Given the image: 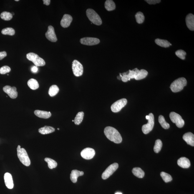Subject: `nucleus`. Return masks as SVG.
Instances as JSON below:
<instances>
[{"label": "nucleus", "instance_id": "1", "mask_svg": "<svg viewBox=\"0 0 194 194\" xmlns=\"http://www.w3.org/2000/svg\"><path fill=\"white\" fill-rule=\"evenodd\" d=\"M104 134L109 140L115 144L121 143L122 138L117 129L112 127H107L104 129Z\"/></svg>", "mask_w": 194, "mask_h": 194}, {"label": "nucleus", "instance_id": "2", "mask_svg": "<svg viewBox=\"0 0 194 194\" xmlns=\"http://www.w3.org/2000/svg\"><path fill=\"white\" fill-rule=\"evenodd\" d=\"M17 156L22 163L26 167L31 164L30 160L25 149L21 148L20 146H18L17 149Z\"/></svg>", "mask_w": 194, "mask_h": 194}, {"label": "nucleus", "instance_id": "3", "mask_svg": "<svg viewBox=\"0 0 194 194\" xmlns=\"http://www.w3.org/2000/svg\"><path fill=\"white\" fill-rule=\"evenodd\" d=\"M187 81L184 77L176 79L171 84L170 88L173 92H177L181 91L185 86H186Z\"/></svg>", "mask_w": 194, "mask_h": 194}, {"label": "nucleus", "instance_id": "4", "mask_svg": "<svg viewBox=\"0 0 194 194\" xmlns=\"http://www.w3.org/2000/svg\"><path fill=\"white\" fill-rule=\"evenodd\" d=\"M88 18L93 24L97 26L100 25L102 21L100 16L93 9H88L86 12Z\"/></svg>", "mask_w": 194, "mask_h": 194}, {"label": "nucleus", "instance_id": "5", "mask_svg": "<svg viewBox=\"0 0 194 194\" xmlns=\"http://www.w3.org/2000/svg\"><path fill=\"white\" fill-rule=\"evenodd\" d=\"M29 60L31 61L36 66H43L45 65V62L42 58L37 54L33 53H30L26 55Z\"/></svg>", "mask_w": 194, "mask_h": 194}, {"label": "nucleus", "instance_id": "6", "mask_svg": "<svg viewBox=\"0 0 194 194\" xmlns=\"http://www.w3.org/2000/svg\"><path fill=\"white\" fill-rule=\"evenodd\" d=\"M146 118L148 120V122L147 124L142 126V131L145 134H147L153 129L154 125V117L153 114L151 113L146 116Z\"/></svg>", "mask_w": 194, "mask_h": 194}, {"label": "nucleus", "instance_id": "7", "mask_svg": "<svg viewBox=\"0 0 194 194\" xmlns=\"http://www.w3.org/2000/svg\"><path fill=\"white\" fill-rule=\"evenodd\" d=\"M170 118L173 123H175L177 126L179 128H181L185 125V121L181 116L175 112L170 113Z\"/></svg>", "mask_w": 194, "mask_h": 194}, {"label": "nucleus", "instance_id": "8", "mask_svg": "<svg viewBox=\"0 0 194 194\" xmlns=\"http://www.w3.org/2000/svg\"><path fill=\"white\" fill-rule=\"evenodd\" d=\"M72 69L74 75L79 77L82 75L84 72L82 65L79 61L74 60L72 62Z\"/></svg>", "mask_w": 194, "mask_h": 194}, {"label": "nucleus", "instance_id": "9", "mask_svg": "<svg viewBox=\"0 0 194 194\" xmlns=\"http://www.w3.org/2000/svg\"><path fill=\"white\" fill-rule=\"evenodd\" d=\"M127 103V100L126 99H120L112 104L111 107V110L114 113L118 112L123 108L125 107Z\"/></svg>", "mask_w": 194, "mask_h": 194}, {"label": "nucleus", "instance_id": "10", "mask_svg": "<svg viewBox=\"0 0 194 194\" xmlns=\"http://www.w3.org/2000/svg\"><path fill=\"white\" fill-rule=\"evenodd\" d=\"M118 167V164L117 163L113 164L108 167L102 174V178L103 180H105L109 178L116 171Z\"/></svg>", "mask_w": 194, "mask_h": 194}, {"label": "nucleus", "instance_id": "11", "mask_svg": "<svg viewBox=\"0 0 194 194\" xmlns=\"http://www.w3.org/2000/svg\"><path fill=\"white\" fill-rule=\"evenodd\" d=\"M80 42L84 45L92 46L99 44L100 40L97 38L86 37L81 39Z\"/></svg>", "mask_w": 194, "mask_h": 194}, {"label": "nucleus", "instance_id": "12", "mask_svg": "<svg viewBox=\"0 0 194 194\" xmlns=\"http://www.w3.org/2000/svg\"><path fill=\"white\" fill-rule=\"evenodd\" d=\"M95 152L94 149L86 148L84 149L81 153V156L86 160H90L95 155Z\"/></svg>", "mask_w": 194, "mask_h": 194}, {"label": "nucleus", "instance_id": "13", "mask_svg": "<svg viewBox=\"0 0 194 194\" xmlns=\"http://www.w3.org/2000/svg\"><path fill=\"white\" fill-rule=\"evenodd\" d=\"M3 90L12 99H15L17 97L18 92H17V88L16 87H12L9 86H6L3 88Z\"/></svg>", "mask_w": 194, "mask_h": 194}, {"label": "nucleus", "instance_id": "14", "mask_svg": "<svg viewBox=\"0 0 194 194\" xmlns=\"http://www.w3.org/2000/svg\"><path fill=\"white\" fill-rule=\"evenodd\" d=\"M45 36L46 38L51 42H56L57 41L54 28L52 26H49L48 31L45 33Z\"/></svg>", "mask_w": 194, "mask_h": 194}, {"label": "nucleus", "instance_id": "15", "mask_svg": "<svg viewBox=\"0 0 194 194\" xmlns=\"http://www.w3.org/2000/svg\"><path fill=\"white\" fill-rule=\"evenodd\" d=\"M121 79L123 82H127L128 81H130L131 79H135L137 75V72L136 69L133 70H129L128 73L127 72L123 73L122 74Z\"/></svg>", "mask_w": 194, "mask_h": 194}, {"label": "nucleus", "instance_id": "16", "mask_svg": "<svg viewBox=\"0 0 194 194\" xmlns=\"http://www.w3.org/2000/svg\"><path fill=\"white\" fill-rule=\"evenodd\" d=\"M72 17L70 15L65 14L61 21V26L63 28H67L70 25L72 21Z\"/></svg>", "mask_w": 194, "mask_h": 194}, {"label": "nucleus", "instance_id": "17", "mask_svg": "<svg viewBox=\"0 0 194 194\" xmlns=\"http://www.w3.org/2000/svg\"><path fill=\"white\" fill-rule=\"evenodd\" d=\"M4 180L6 186L9 189H12L14 187L12 176L11 174L6 172L4 174Z\"/></svg>", "mask_w": 194, "mask_h": 194}, {"label": "nucleus", "instance_id": "18", "mask_svg": "<svg viewBox=\"0 0 194 194\" xmlns=\"http://www.w3.org/2000/svg\"><path fill=\"white\" fill-rule=\"evenodd\" d=\"M187 27L190 30H194V16L193 14H190L187 15L185 19Z\"/></svg>", "mask_w": 194, "mask_h": 194}, {"label": "nucleus", "instance_id": "19", "mask_svg": "<svg viewBox=\"0 0 194 194\" xmlns=\"http://www.w3.org/2000/svg\"><path fill=\"white\" fill-rule=\"evenodd\" d=\"M183 139L188 145L194 146V135L191 132H188L184 134Z\"/></svg>", "mask_w": 194, "mask_h": 194}, {"label": "nucleus", "instance_id": "20", "mask_svg": "<svg viewBox=\"0 0 194 194\" xmlns=\"http://www.w3.org/2000/svg\"><path fill=\"white\" fill-rule=\"evenodd\" d=\"M177 163L179 166L183 168H188L190 165V160L185 157H181L178 159Z\"/></svg>", "mask_w": 194, "mask_h": 194}, {"label": "nucleus", "instance_id": "21", "mask_svg": "<svg viewBox=\"0 0 194 194\" xmlns=\"http://www.w3.org/2000/svg\"><path fill=\"white\" fill-rule=\"evenodd\" d=\"M84 172L82 171H79L77 170L72 171L70 175V179L73 183H76L77 181V178L83 175Z\"/></svg>", "mask_w": 194, "mask_h": 194}, {"label": "nucleus", "instance_id": "22", "mask_svg": "<svg viewBox=\"0 0 194 194\" xmlns=\"http://www.w3.org/2000/svg\"><path fill=\"white\" fill-rule=\"evenodd\" d=\"M34 114L38 117L44 119L49 118L51 115L50 112L40 110L35 111Z\"/></svg>", "mask_w": 194, "mask_h": 194}, {"label": "nucleus", "instance_id": "23", "mask_svg": "<svg viewBox=\"0 0 194 194\" xmlns=\"http://www.w3.org/2000/svg\"><path fill=\"white\" fill-rule=\"evenodd\" d=\"M135 69L137 72V75L135 79L136 80H139L145 79L148 75V72L145 69H142L139 70L137 68Z\"/></svg>", "mask_w": 194, "mask_h": 194}, {"label": "nucleus", "instance_id": "24", "mask_svg": "<svg viewBox=\"0 0 194 194\" xmlns=\"http://www.w3.org/2000/svg\"><path fill=\"white\" fill-rule=\"evenodd\" d=\"M55 131V129L53 127L48 126H45L44 127L41 128L39 129V132L42 135H46L52 133Z\"/></svg>", "mask_w": 194, "mask_h": 194}, {"label": "nucleus", "instance_id": "25", "mask_svg": "<svg viewBox=\"0 0 194 194\" xmlns=\"http://www.w3.org/2000/svg\"><path fill=\"white\" fill-rule=\"evenodd\" d=\"M132 172L134 175L138 178H143L145 176V172L140 167H135L133 169Z\"/></svg>", "mask_w": 194, "mask_h": 194}, {"label": "nucleus", "instance_id": "26", "mask_svg": "<svg viewBox=\"0 0 194 194\" xmlns=\"http://www.w3.org/2000/svg\"><path fill=\"white\" fill-rule=\"evenodd\" d=\"M27 84L29 87L33 90H35L39 88V85L37 80L35 79H31L27 82Z\"/></svg>", "mask_w": 194, "mask_h": 194}, {"label": "nucleus", "instance_id": "27", "mask_svg": "<svg viewBox=\"0 0 194 194\" xmlns=\"http://www.w3.org/2000/svg\"><path fill=\"white\" fill-rule=\"evenodd\" d=\"M105 7L107 11L114 10L116 7L115 3L112 0H107L105 3Z\"/></svg>", "mask_w": 194, "mask_h": 194}, {"label": "nucleus", "instance_id": "28", "mask_svg": "<svg viewBox=\"0 0 194 194\" xmlns=\"http://www.w3.org/2000/svg\"><path fill=\"white\" fill-rule=\"evenodd\" d=\"M155 42L157 45L162 47L166 48L170 46V42L165 40L157 39L155 40Z\"/></svg>", "mask_w": 194, "mask_h": 194}, {"label": "nucleus", "instance_id": "29", "mask_svg": "<svg viewBox=\"0 0 194 194\" xmlns=\"http://www.w3.org/2000/svg\"><path fill=\"white\" fill-rule=\"evenodd\" d=\"M84 115V112H79L76 115L75 119H74V122L76 125H79L80 124L83 120Z\"/></svg>", "mask_w": 194, "mask_h": 194}, {"label": "nucleus", "instance_id": "30", "mask_svg": "<svg viewBox=\"0 0 194 194\" xmlns=\"http://www.w3.org/2000/svg\"><path fill=\"white\" fill-rule=\"evenodd\" d=\"M59 90L57 86L53 85L50 87L48 92L49 95L51 97H53L58 93Z\"/></svg>", "mask_w": 194, "mask_h": 194}, {"label": "nucleus", "instance_id": "31", "mask_svg": "<svg viewBox=\"0 0 194 194\" xmlns=\"http://www.w3.org/2000/svg\"><path fill=\"white\" fill-rule=\"evenodd\" d=\"M159 122L163 128L168 129L169 128L170 124L166 122L163 116L160 115L159 116Z\"/></svg>", "mask_w": 194, "mask_h": 194}, {"label": "nucleus", "instance_id": "32", "mask_svg": "<svg viewBox=\"0 0 194 194\" xmlns=\"http://www.w3.org/2000/svg\"><path fill=\"white\" fill-rule=\"evenodd\" d=\"M45 161L48 164V166L49 169H53L57 167V163L52 159L46 157L44 159Z\"/></svg>", "mask_w": 194, "mask_h": 194}, {"label": "nucleus", "instance_id": "33", "mask_svg": "<svg viewBox=\"0 0 194 194\" xmlns=\"http://www.w3.org/2000/svg\"><path fill=\"white\" fill-rule=\"evenodd\" d=\"M135 18L138 24H141L145 20V16L141 12H138L135 15Z\"/></svg>", "mask_w": 194, "mask_h": 194}, {"label": "nucleus", "instance_id": "34", "mask_svg": "<svg viewBox=\"0 0 194 194\" xmlns=\"http://www.w3.org/2000/svg\"><path fill=\"white\" fill-rule=\"evenodd\" d=\"M162 146V141L158 139L156 141L155 145L154 146V150L156 153H158L161 150Z\"/></svg>", "mask_w": 194, "mask_h": 194}, {"label": "nucleus", "instance_id": "35", "mask_svg": "<svg viewBox=\"0 0 194 194\" xmlns=\"http://www.w3.org/2000/svg\"><path fill=\"white\" fill-rule=\"evenodd\" d=\"M15 31L11 27L5 28L1 31V33L4 35H14Z\"/></svg>", "mask_w": 194, "mask_h": 194}, {"label": "nucleus", "instance_id": "36", "mask_svg": "<svg viewBox=\"0 0 194 194\" xmlns=\"http://www.w3.org/2000/svg\"><path fill=\"white\" fill-rule=\"evenodd\" d=\"M1 19L5 21H9L12 19L13 16L10 12H4L1 13Z\"/></svg>", "mask_w": 194, "mask_h": 194}, {"label": "nucleus", "instance_id": "37", "mask_svg": "<svg viewBox=\"0 0 194 194\" xmlns=\"http://www.w3.org/2000/svg\"><path fill=\"white\" fill-rule=\"evenodd\" d=\"M160 175L162 177V180L165 183H168V182H171L172 180L171 176L164 172H161Z\"/></svg>", "mask_w": 194, "mask_h": 194}, {"label": "nucleus", "instance_id": "38", "mask_svg": "<svg viewBox=\"0 0 194 194\" xmlns=\"http://www.w3.org/2000/svg\"><path fill=\"white\" fill-rule=\"evenodd\" d=\"M175 54L177 57L180 59L185 60V56L186 55V53L185 51L182 50H179L176 51Z\"/></svg>", "mask_w": 194, "mask_h": 194}, {"label": "nucleus", "instance_id": "39", "mask_svg": "<svg viewBox=\"0 0 194 194\" xmlns=\"http://www.w3.org/2000/svg\"><path fill=\"white\" fill-rule=\"evenodd\" d=\"M11 70V68L8 66H4L0 69V74H4L9 73Z\"/></svg>", "mask_w": 194, "mask_h": 194}, {"label": "nucleus", "instance_id": "40", "mask_svg": "<svg viewBox=\"0 0 194 194\" xmlns=\"http://www.w3.org/2000/svg\"><path fill=\"white\" fill-rule=\"evenodd\" d=\"M145 1L149 4H155L161 2L160 0H146Z\"/></svg>", "mask_w": 194, "mask_h": 194}, {"label": "nucleus", "instance_id": "41", "mask_svg": "<svg viewBox=\"0 0 194 194\" xmlns=\"http://www.w3.org/2000/svg\"><path fill=\"white\" fill-rule=\"evenodd\" d=\"M7 56V54L5 51H2V52H0V60L4 58Z\"/></svg>", "mask_w": 194, "mask_h": 194}, {"label": "nucleus", "instance_id": "42", "mask_svg": "<svg viewBox=\"0 0 194 194\" xmlns=\"http://www.w3.org/2000/svg\"><path fill=\"white\" fill-rule=\"evenodd\" d=\"M38 70V68L37 66H34L31 68V71L34 73H37Z\"/></svg>", "mask_w": 194, "mask_h": 194}, {"label": "nucleus", "instance_id": "43", "mask_svg": "<svg viewBox=\"0 0 194 194\" xmlns=\"http://www.w3.org/2000/svg\"><path fill=\"white\" fill-rule=\"evenodd\" d=\"M43 1L44 4L46 5V6H49L50 4V0H43Z\"/></svg>", "mask_w": 194, "mask_h": 194}, {"label": "nucleus", "instance_id": "44", "mask_svg": "<svg viewBox=\"0 0 194 194\" xmlns=\"http://www.w3.org/2000/svg\"><path fill=\"white\" fill-rule=\"evenodd\" d=\"M115 194H122V193H120V192H117V193H115Z\"/></svg>", "mask_w": 194, "mask_h": 194}, {"label": "nucleus", "instance_id": "45", "mask_svg": "<svg viewBox=\"0 0 194 194\" xmlns=\"http://www.w3.org/2000/svg\"><path fill=\"white\" fill-rule=\"evenodd\" d=\"M11 14H12V16H14V13H11Z\"/></svg>", "mask_w": 194, "mask_h": 194}, {"label": "nucleus", "instance_id": "46", "mask_svg": "<svg viewBox=\"0 0 194 194\" xmlns=\"http://www.w3.org/2000/svg\"><path fill=\"white\" fill-rule=\"evenodd\" d=\"M15 1H19V0H15Z\"/></svg>", "mask_w": 194, "mask_h": 194}, {"label": "nucleus", "instance_id": "47", "mask_svg": "<svg viewBox=\"0 0 194 194\" xmlns=\"http://www.w3.org/2000/svg\"><path fill=\"white\" fill-rule=\"evenodd\" d=\"M72 121L73 122H74V120H72Z\"/></svg>", "mask_w": 194, "mask_h": 194}, {"label": "nucleus", "instance_id": "48", "mask_svg": "<svg viewBox=\"0 0 194 194\" xmlns=\"http://www.w3.org/2000/svg\"><path fill=\"white\" fill-rule=\"evenodd\" d=\"M57 129H58V130H59V128H58Z\"/></svg>", "mask_w": 194, "mask_h": 194}]
</instances>
